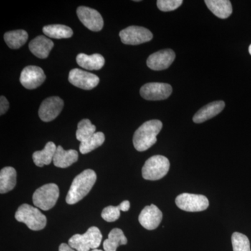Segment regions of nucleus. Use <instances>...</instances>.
Listing matches in <instances>:
<instances>
[{"mask_svg":"<svg viewBox=\"0 0 251 251\" xmlns=\"http://www.w3.org/2000/svg\"><path fill=\"white\" fill-rule=\"evenodd\" d=\"M15 218L18 222L23 223L31 230H41L47 224L46 216L37 207L23 204L18 208Z\"/></svg>","mask_w":251,"mask_h":251,"instance_id":"nucleus-3","label":"nucleus"},{"mask_svg":"<svg viewBox=\"0 0 251 251\" xmlns=\"http://www.w3.org/2000/svg\"><path fill=\"white\" fill-rule=\"evenodd\" d=\"M77 15L80 22L91 31H99L103 27V19L97 10L87 6H79Z\"/></svg>","mask_w":251,"mask_h":251,"instance_id":"nucleus-12","label":"nucleus"},{"mask_svg":"<svg viewBox=\"0 0 251 251\" xmlns=\"http://www.w3.org/2000/svg\"><path fill=\"white\" fill-rule=\"evenodd\" d=\"M127 244V239L123 231L120 228H115L110 231L108 238L103 242L105 251H117V249Z\"/></svg>","mask_w":251,"mask_h":251,"instance_id":"nucleus-23","label":"nucleus"},{"mask_svg":"<svg viewBox=\"0 0 251 251\" xmlns=\"http://www.w3.org/2000/svg\"><path fill=\"white\" fill-rule=\"evenodd\" d=\"M105 141V135L102 132H96L92 137L80 143V151L82 154H86L99 148Z\"/></svg>","mask_w":251,"mask_h":251,"instance_id":"nucleus-26","label":"nucleus"},{"mask_svg":"<svg viewBox=\"0 0 251 251\" xmlns=\"http://www.w3.org/2000/svg\"><path fill=\"white\" fill-rule=\"evenodd\" d=\"M119 207H120V210L122 211H128L130 209L129 201H123V202L119 205Z\"/></svg>","mask_w":251,"mask_h":251,"instance_id":"nucleus-32","label":"nucleus"},{"mask_svg":"<svg viewBox=\"0 0 251 251\" xmlns=\"http://www.w3.org/2000/svg\"><path fill=\"white\" fill-rule=\"evenodd\" d=\"M182 0H158L157 6L164 12L175 11L182 4Z\"/></svg>","mask_w":251,"mask_h":251,"instance_id":"nucleus-30","label":"nucleus"},{"mask_svg":"<svg viewBox=\"0 0 251 251\" xmlns=\"http://www.w3.org/2000/svg\"><path fill=\"white\" fill-rule=\"evenodd\" d=\"M225 105L226 104L223 100H218L207 104L196 112L193 118V122L195 123L201 124L210 120L222 112Z\"/></svg>","mask_w":251,"mask_h":251,"instance_id":"nucleus-17","label":"nucleus"},{"mask_svg":"<svg viewBox=\"0 0 251 251\" xmlns=\"http://www.w3.org/2000/svg\"><path fill=\"white\" fill-rule=\"evenodd\" d=\"M97 181V174L92 170H85L74 178L66 198L69 204H74L90 193Z\"/></svg>","mask_w":251,"mask_h":251,"instance_id":"nucleus-1","label":"nucleus"},{"mask_svg":"<svg viewBox=\"0 0 251 251\" xmlns=\"http://www.w3.org/2000/svg\"><path fill=\"white\" fill-rule=\"evenodd\" d=\"M9 103L7 99L1 96V98H0V115H2L6 113L8 109H9Z\"/></svg>","mask_w":251,"mask_h":251,"instance_id":"nucleus-31","label":"nucleus"},{"mask_svg":"<svg viewBox=\"0 0 251 251\" xmlns=\"http://www.w3.org/2000/svg\"><path fill=\"white\" fill-rule=\"evenodd\" d=\"M233 251H251L249 238L239 232H234L232 236Z\"/></svg>","mask_w":251,"mask_h":251,"instance_id":"nucleus-28","label":"nucleus"},{"mask_svg":"<svg viewBox=\"0 0 251 251\" xmlns=\"http://www.w3.org/2000/svg\"><path fill=\"white\" fill-rule=\"evenodd\" d=\"M91 251H103L102 250H99V249H94V250Z\"/></svg>","mask_w":251,"mask_h":251,"instance_id":"nucleus-35","label":"nucleus"},{"mask_svg":"<svg viewBox=\"0 0 251 251\" xmlns=\"http://www.w3.org/2000/svg\"><path fill=\"white\" fill-rule=\"evenodd\" d=\"M57 147L52 142L46 144L45 148L41 151H35L32 155L33 161L36 166H48L53 161Z\"/></svg>","mask_w":251,"mask_h":251,"instance_id":"nucleus-21","label":"nucleus"},{"mask_svg":"<svg viewBox=\"0 0 251 251\" xmlns=\"http://www.w3.org/2000/svg\"><path fill=\"white\" fill-rule=\"evenodd\" d=\"M64 108V101L58 97L46 99L41 104L39 110V117L42 121L49 122L56 118Z\"/></svg>","mask_w":251,"mask_h":251,"instance_id":"nucleus-13","label":"nucleus"},{"mask_svg":"<svg viewBox=\"0 0 251 251\" xmlns=\"http://www.w3.org/2000/svg\"><path fill=\"white\" fill-rule=\"evenodd\" d=\"M163 124L159 120H153L140 126L133 135V143L137 151H144L156 143V136L160 133Z\"/></svg>","mask_w":251,"mask_h":251,"instance_id":"nucleus-2","label":"nucleus"},{"mask_svg":"<svg viewBox=\"0 0 251 251\" xmlns=\"http://www.w3.org/2000/svg\"><path fill=\"white\" fill-rule=\"evenodd\" d=\"M171 85L161 82H150L140 89V93L143 99L148 100H161L167 99L171 95Z\"/></svg>","mask_w":251,"mask_h":251,"instance_id":"nucleus-9","label":"nucleus"},{"mask_svg":"<svg viewBox=\"0 0 251 251\" xmlns=\"http://www.w3.org/2000/svg\"><path fill=\"white\" fill-rule=\"evenodd\" d=\"M96 133V126L90 120L84 119L77 125L76 138L80 143L88 139Z\"/></svg>","mask_w":251,"mask_h":251,"instance_id":"nucleus-27","label":"nucleus"},{"mask_svg":"<svg viewBox=\"0 0 251 251\" xmlns=\"http://www.w3.org/2000/svg\"><path fill=\"white\" fill-rule=\"evenodd\" d=\"M69 81L78 88L91 90L99 85L100 79L95 74L81 69H74L69 72Z\"/></svg>","mask_w":251,"mask_h":251,"instance_id":"nucleus-10","label":"nucleus"},{"mask_svg":"<svg viewBox=\"0 0 251 251\" xmlns=\"http://www.w3.org/2000/svg\"><path fill=\"white\" fill-rule=\"evenodd\" d=\"M78 159V153L76 150L66 151L62 146H58L53 158L54 166L57 168H66L72 166Z\"/></svg>","mask_w":251,"mask_h":251,"instance_id":"nucleus-18","label":"nucleus"},{"mask_svg":"<svg viewBox=\"0 0 251 251\" xmlns=\"http://www.w3.org/2000/svg\"><path fill=\"white\" fill-rule=\"evenodd\" d=\"M4 39L10 49H18L27 42L28 34L23 29L8 31L5 33Z\"/></svg>","mask_w":251,"mask_h":251,"instance_id":"nucleus-24","label":"nucleus"},{"mask_svg":"<svg viewBox=\"0 0 251 251\" xmlns=\"http://www.w3.org/2000/svg\"><path fill=\"white\" fill-rule=\"evenodd\" d=\"M76 62L80 67L87 70H99L105 64V59L101 54L98 53L92 55L80 53L77 55Z\"/></svg>","mask_w":251,"mask_h":251,"instance_id":"nucleus-20","label":"nucleus"},{"mask_svg":"<svg viewBox=\"0 0 251 251\" xmlns=\"http://www.w3.org/2000/svg\"><path fill=\"white\" fill-rule=\"evenodd\" d=\"M121 210L119 206H108L104 208L101 217L107 222H114L120 219Z\"/></svg>","mask_w":251,"mask_h":251,"instance_id":"nucleus-29","label":"nucleus"},{"mask_svg":"<svg viewBox=\"0 0 251 251\" xmlns=\"http://www.w3.org/2000/svg\"><path fill=\"white\" fill-rule=\"evenodd\" d=\"M176 206L181 210L188 212H198L206 210L209 205L207 198L202 195L182 193L175 200Z\"/></svg>","mask_w":251,"mask_h":251,"instance_id":"nucleus-7","label":"nucleus"},{"mask_svg":"<svg viewBox=\"0 0 251 251\" xmlns=\"http://www.w3.org/2000/svg\"><path fill=\"white\" fill-rule=\"evenodd\" d=\"M46 36L56 39H69L74 34L72 28L64 25H50L43 28Z\"/></svg>","mask_w":251,"mask_h":251,"instance_id":"nucleus-25","label":"nucleus"},{"mask_svg":"<svg viewBox=\"0 0 251 251\" xmlns=\"http://www.w3.org/2000/svg\"><path fill=\"white\" fill-rule=\"evenodd\" d=\"M249 53H250V54L251 55V44L250 46H249Z\"/></svg>","mask_w":251,"mask_h":251,"instance_id":"nucleus-34","label":"nucleus"},{"mask_svg":"<svg viewBox=\"0 0 251 251\" xmlns=\"http://www.w3.org/2000/svg\"><path fill=\"white\" fill-rule=\"evenodd\" d=\"M120 39L126 45H139L152 39L153 34L147 28L130 26L120 32Z\"/></svg>","mask_w":251,"mask_h":251,"instance_id":"nucleus-8","label":"nucleus"},{"mask_svg":"<svg viewBox=\"0 0 251 251\" xmlns=\"http://www.w3.org/2000/svg\"><path fill=\"white\" fill-rule=\"evenodd\" d=\"M204 3L216 17L226 19L232 14V4L229 0H205Z\"/></svg>","mask_w":251,"mask_h":251,"instance_id":"nucleus-19","label":"nucleus"},{"mask_svg":"<svg viewBox=\"0 0 251 251\" xmlns=\"http://www.w3.org/2000/svg\"><path fill=\"white\" fill-rule=\"evenodd\" d=\"M46 78L45 73L41 68L36 66H28L21 72L20 81L25 88L34 90L42 85Z\"/></svg>","mask_w":251,"mask_h":251,"instance_id":"nucleus-11","label":"nucleus"},{"mask_svg":"<svg viewBox=\"0 0 251 251\" xmlns=\"http://www.w3.org/2000/svg\"><path fill=\"white\" fill-rule=\"evenodd\" d=\"M102 234L97 227H91L85 234H76L70 238L69 245L77 251L97 249L102 241Z\"/></svg>","mask_w":251,"mask_h":251,"instance_id":"nucleus-4","label":"nucleus"},{"mask_svg":"<svg viewBox=\"0 0 251 251\" xmlns=\"http://www.w3.org/2000/svg\"><path fill=\"white\" fill-rule=\"evenodd\" d=\"M16 170L12 167H5L0 172V193L1 194L11 191L16 185Z\"/></svg>","mask_w":251,"mask_h":251,"instance_id":"nucleus-22","label":"nucleus"},{"mask_svg":"<svg viewBox=\"0 0 251 251\" xmlns=\"http://www.w3.org/2000/svg\"><path fill=\"white\" fill-rule=\"evenodd\" d=\"M59 251H75V250L71 247L69 244L63 243V244L59 246Z\"/></svg>","mask_w":251,"mask_h":251,"instance_id":"nucleus-33","label":"nucleus"},{"mask_svg":"<svg viewBox=\"0 0 251 251\" xmlns=\"http://www.w3.org/2000/svg\"><path fill=\"white\" fill-rule=\"evenodd\" d=\"M53 46V41L46 36H39L29 43V49L38 58L46 59L49 57Z\"/></svg>","mask_w":251,"mask_h":251,"instance_id":"nucleus-16","label":"nucleus"},{"mask_svg":"<svg viewBox=\"0 0 251 251\" xmlns=\"http://www.w3.org/2000/svg\"><path fill=\"white\" fill-rule=\"evenodd\" d=\"M59 196L58 186L55 184H48L36 190L33 194L32 201L36 207L48 211L54 207Z\"/></svg>","mask_w":251,"mask_h":251,"instance_id":"nucleus-6","label":"nucleus"},{"mask_svg":"<svg viewBox=\"0 0 251 251\" xmlns=\"http://www.w3.org/2000/svg\"><path fill=\"white\" fill-rule=\"evenodd\" d=\"M175 59L174 51L165 49L151 54L147 60L148 67L153 71H162L171 67Z\"/></svg>","mask_w":251,"mask_h":251,"instance_id":"nucleus-14","label":"nucleus"},{"mask_svg":"<svg viewBox=\"0 0 251 251\" xmlns=\"http://www.w3.org/2000/svg\"><path fill=\"white\" fill-rule=\"evenodd\" d=\"M163 219L161 210L154 204L145 206L140 213V224L145 229L153 230L158 227Z\"/></svg>","mask_w":251,"mask_h":251,"instance_id":"nucleus-15","label":"nucleus"},{"mask_svg":"<svg viewBox=\"0 0 251 251\" xmlns=\"http://www.w3.org/2000/svg\"><path fill=\"white\" fill-rule=\"evenodd\" d=\"M169 169V160L161 155H156L145 162L142 170V175L145 179L156 181L164 177Z\"/></svg>","mask_w":251,"mask_h":251,"instance_id":"nucleus-5","label":"nucleus"}]
</instances>
